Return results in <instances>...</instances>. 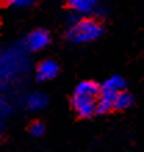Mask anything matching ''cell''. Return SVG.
<instances>
[{
    "label": "cell",
    "mask_w": 144,
    "mask_h": 152,
    "mask_svg": "<svg viewBox=\"0 0 144 152\" xmlns=\"http://www.w3.org/2000/svg\"><path fill=\"white\" fill-rule=\"evenodd\" d=\"M29 68V60L24 46H12L0 51V88L7 87L22 76Z\"/></svg>",
    "instance_id": "1"
},
{
    "label": "cell",
    "mask_w": 144,
    "mask_h": 152,
    "mask_svg": "<svg viewBox=\"0 0 144 152\" xmlns=\"http://www.w3.org/2000/svg\"><path fill=\"white\" fill-rule=\"evenodd\" d=\"M104 33V26L97 17L73 15L67 25L65 37L73 44H87L98 40Z\"/></svg>",
    "instance_id": "2"
},
{
    "label": "cell",
    "mask_w": 144,
    "mask_h": 152,
    "mask_svg": "<svg viewBox=\"0 0 144 152\" xmlns=\"http://www.w3.org/2000/svg\"><path fill=\"white\" fill-rule=\"evenodd\" d=\"M100 93V84L93 80H83L78 83L71 98L72 109L79 118L87 119L96 113V102Z\"/></svg>",
    "instance_id": "3"
},
{
    "label": "cell",
    "mask_w": 144,
    "mask_h": 152,
    "mask_svg": "<svg viewBox=\"0 0 144 152\" xmlns=\"http://www.w3.org/2000/svg\"><path fill=\"white\" fill-rule=\"evenodd\" d=\"M67 6L75 15L79 17H96L104 12L100 0H67Z\"/></svg>",
    "instance_id": "4"
},
{
    "label": "cell",
    "mask_w": 144,
    "mask_h": 152,
    "mask_svg": "<svg viewBox=\"0 0 144 152\" xmlns=\"http://www.w3.org/2000/svg\"><path fill=\"white\" fill-rule=\"evenodd\" d=\"M51 42V36L50 33L46 31V29H35L32 32H29L26 36H25V40L22 46L26 51L29 53H37L42 51L44 48L47 47L48 44Z\"/></svg>",
    "instance_id": "5"
},
{
    "label": "cell",
    "mask_w": 144,
    "mask_h": 152,
    "mask_svg": "<svg viewBox=\"0 0 144 152\" xmlns=\"http://www.w3.org/2000/svg\"><path fill=\"white\" fill-rule=\"evenodd\" d=\"M60 66L54 60H43L36 65L35 68V77L37 82H50L58 75Z\"/></svg>",
    "instance_id": "6"
},
{
    "label": "cell",
    "mask_w": 144,
    "mask_h": 152,
    "mask_svg": "<svg viewBox=\"0 0 144 152\" xmlns=\"http://www.w3.org/2000/svg\"><path fill=\"white\" fill-rule=\"evenodd\" d=\"M47 104H48V98L43 93H32V94H29L25 98V107L29 111H32V112L42 111V109L47 107Z\"/></svg>",
    "instance_id": "7"
},
{
    "label": "cell",
    "mask_w": 144,
    "mask_h": 152,
    "mask_svg": "<svg viewBox=\"0 0 144 152\" xmlns=\"http://www.w3.org/2000/svg\"><path fill=\"white\" fill-rule=\"evenodd\" d=\"M125 87H126V80L120 75H112L105 80L104 83L101 84L100 90L111 93V94H116V93L125 90Z\"/></svg>",
    "instance_id": "8"
},
{
    "label": "cell",
    "mask_w": 144,
    "mask_h": 152,
    "mask_svg": "<svg viewBox=\"0 0 144 152\" xmlns=\"http://www.w3.org/2000/svg\"><path fill=\"white\" fill-rule=\"evenodd\" d=\"M114 96H115V94H111V93L100 90L98 97H97V102H96V113L104 115V113H108L109 111H112Z\"/></svg>",
    "instance_id": "9"
},
{
    "label": "cell",
    "mask_w": 144,
    "mask_h": 152,
    "mask_svg": "<svg viewBox=\"0 0 144 152\" xmlns=\"http://www.w3.org/2000/svg\"><path fill=\"white\" fill-rule=\"evenodd\" d=\"M132 105H133V97L130 93L122 90V91L116 93L114 96L112 109H115V111H125V109L130 108Z\"/></svg>",
    "instance_id": "10"
},
{
    "label": "cell",
    "mask_w": 144,
    "mask_h": 152,
    "mask_svg": "<svg viewBox=\"0 0 144 152\" xmlns=\"http://www.w3.org/2000/svg\"><path fill=\"white\" fill-rule=\"evenodd\" d=\"M7 6L14 8H29L36 3V0H4Z\"/></svg>",
    "instance_id": "11"
},
{
    "label": "cell",
    "mask_w": 144,
    "mask_h": 152,
    "mask_svg": "<svg viewBox=\"0 0 144 152\" xmlns=\"http://www.w3.org/2000/svg\"><path fill=\"white\" fill-rule=\"evenodd\" d=\"M29 134L33 137H40L43 136L44 132H46V126H44L42 122H39V120H36V122H33V123H31V126H29Z\"/></svg>",
    "instance_id": "12"
},
{
    "label": "cell",
    "mask_w": 144,
    "mask_h": 152,
    "mask_svg": "<svg viewBox=\"0 0 144 152\" xmlns=\"http://www.w3.org/2000/svg\"><path fill=\"white\" fill-rule=\"evenodd\" d=\"M7 109H8V104L3 100V98H0V129L3 127V122H1V118L6 115Z\"/></svg>",
    "instance_id": "13"
}]
</instances>
